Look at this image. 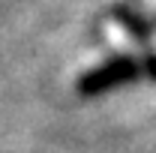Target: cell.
Wrapping results in <instances>:
<instances>
[{"label": "cell", "mask_w": 156, "mask_h": 153, "mask_svg": "<svg viewBox=\"0 0 156 153\" xmlns=\"http://www.w3.org/2000/svg\"><path fill=\"white\" fill-rule=\"evenodd\" d=\"M153 27H156V18H153Z\"/></svg>", "instance_id": "3957f363"}, {"label": "cell", "mask_w": 156, "mask_h": 153, "mask_svg": "<svg viewBox=\"0 0 156 153\" xmlns=\"http://www.w3.org/2000/svg\"><path fill=\"white\" fill-rule=\"evenodd\" d=\"M135 78H144V69H141V60L132 57V54H117V57L102 60L99 66L87 69L84 75L78 78L75 90L78 96H102V93H111L123 84H132Z\"/></svg>", "instance_id": "6da1fadb"}, {"label": "cell", "mask_w": 156, "mask_h": 153, "mask_svg": "<svg viewBox=\"0 0 156 153\" xmlns=\"http://www.w3.org/2000/svg\"><path fill=\"white\" fill-rule=\"evenodd\" d=\"M111 15H114V21L129 33V39H135L144 48H150V39H153L156 27H153V18H147L144 9H138L132 3H117L114 9H111Z\"/></svg>", "instance_id": "7a4b0ae2"}]
</instances>
